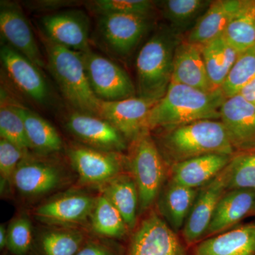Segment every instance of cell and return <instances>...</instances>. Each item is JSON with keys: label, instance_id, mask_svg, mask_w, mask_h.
Segmentation results:
<instances>
[{"label": "cell", "instance_id": "obj_15", "mask_svg": "<svg viewBox=\"0 0 255 255\" xmlns=\"http://www.w3.org/2000/svg\"><path fill=\"white\" fill-rule=\"evenodd\" d=\"M0 31L7 45L31 60L38 68L46 67V60L37 44L31 25L18 3L1 1Z\"/></svg>", "mask_w": 255, "mask_h": 255}, {"label": "cell", "instance_id": "obj_4", "mask_svg": "<svg viewBox=\"0 0 255 255\" xmlns=\"http://www.w3.org/2000/svg\"><path fill=\"white\" fill-rule=\"evenodd\" d=\"M128 171L136 184L139 214H145L157 203L168 179L169 167L150 130H146L128 144Z\"/></svg>", "mask_w": 255, "mask_h": 255}, {"label": "cell", "instance_id": "obj_9", "mask_svg": "<svg viewBox=\"0 0 255 255\" xmlns=\"http://www.w3.org/2000/svg\"><path fill=\"white\" fill-rule=\"evenodd\" d=\"M81 53L90 87L99 100L114 102L135 97L136 88L123 68L91 49Z\"/></svg>", "mask_w": 255, "mask_h": 255}, {"label": "cell", "instance_id": "obj_13", "mask_svg": "<svg viewBox=\"0 0 255 255\" xmlns=\"http://www.w3.org/2000/svg\"><path fill=\"white\" fill-rule=\"evenodd\" d=\"M43 35L55 44L79 53L90 50V18L80 9H69L43 16Z\"/></svg>", "mask_w": 255, "mask_h": 255}, {"label": "cell", "instance_id": "obj_14", "mask_svg": "<svg viewBox=\"0 0 255 255\" xmlns=\"http://www.w3.org/2000/svg\"><path fill=\"white\" fill-rule=\"evenodd\" d=\"M65 127L83 145L110 152H123L128 142L120 132L105 119L74 112L68 114Z\"/></svg>", "mask_w": 255, "mask_h": 255}, {"label": "cell", "instance_id": "obj_20", "mask_svg": "<svg viewBox=\"0 0 255 255\" xmlns=\"http://www.w3.org/2000/svg\"><path fill=\"white\" fill-rule=\"evenodd\" d=\"M255 204V189L228 191L216 206L205 239L236 227L245 218L251 216Z\"/></svg>", "mask_w": 255, "mask_h": 255}, {"label": "cell", "instance_id": "obj_11", "mask_svg": "<svg viewBox=\"0 0 255 255\" xmlns=\"http://www.w3.org/2000/svg\"><path fill=\"white\" fill-rule=\"evenodd\" d=\"M150 26L149 16L111 14L100 16L97 31L107 50L119 56L130 54Z\"/></svg>", "mask_w": 255, "mask_h": 255}, {"label": "cell", "instance_id": "obj_33", "mask_svg": "<svg viewBox=\"0 0 255 255\" xmlns=\"http://www.w3.org/2000/svg\"><path fill=\"white\" fill-rule=\"evenodd\" d=\"M228 191L255 189V151L236 152L226 167Z\"/></svg>", "mask_w": 255, "mask_h": 255}, {"label": "cell", "instance_id": "obj_12", "mask_svg": "<svg viewBox=\"0 0 255 255\" xmlns=\"http://www.w3.org/2000/svg\"><path fill=\"white\" fill-rule=\"evenodd\" d=\"M226 167L198 191L195 201L181 232L183 240L189 248H194L205 239L216 206L228 191Z\"/></svg>", "mask_w": 255, "mask_h": 255}, {"label": "cell", "instance_id": "obj_26", "mask_svg": "<svg viewBox=\"0 0 255 255\" xmlns=\"http://www.w3.org/2000/svg\"><path fill=\"white\" fill-rule=\"evenodd\" d=\"M88 237L80 228L48 226L35 238L31 255H76Z\"/></svg>", "mask_w": 255, "mask_h": 255}, {"label": "cell", "instance_id": "obj_41", "mask_svg": "<svg viewBox=\"0 0 255 255\" xmlns=\"http://www.w3.org/2000/svg\"><path fill=\"white\" fill-rule=\"evenodd\" d=\"M6 243H7V228L4 225L0 226V250L1 251H6Z\"/></svg>", "mask_w": 255, "mask_h": 255}, {"label": "cell", "instance_id": "obj_5", "mask_svg": "<svg viewBox=\"0 0 255 255\" xmlns=\"http://www.w3.org/2000/svg\"><path fill=\"white\" fill-rule=\"evenodd\" d=\"M177 43L168 32L155 33L142 47L136 58L137 97L157 102L172 82Z\"/></svg>", "mask_w": 255, "mask_h": 255}, {"label": "cell", "instance_id": "obj_29", "mask_svg": "<svg viewBox=\"0 0 255 255\" xmlns=\"http://www.w3.org/2000/svg\"><path fill=\"white\" fill-rule=\"evenodd\" d=\"M202 54L213 89L219 90L237 60L239 53L222 36L203 45Z\"/></svg>", "mask_w": 255, "mask_h": 255}, {"label": "cell", "instance_id": "obj_32", "mask_svg": "<svg viewBox=\"0 0 255 255\" xmlns=\"http://www.w3.org/2000/svg\"><path fill=\"white\" fill-rule=\"evenodd\" d=\"M255 79V46L240 53L221 90L226 99L239 95Z\"/></svg>", "mask_w": 255, "mask_h": 255}, {"label": "cell", "instance_id": "obj_25", "mask_svg": "<svg viewBox=\"0 0 255 255\" xmlns=\"http://www.w3.org/2000/svg\"><path fill=\"white\" fill-rule=\"evenodd\" d=\"M16 107L24 124L30 150L41 155H52L62 150L63 140L51 124L18 102Z\"/></svg>", "mask_w": 255, "mask_h": 255}, {"label": "cell", "instance_id": "obj_16", "mask_svg": "<svg viewBox=\"0 0 255 255\" xmlns=\"http://www.w3.org/2000/svg\"><path fill=\"white\" fill-rule=\"evenodd\" d=\"M0 58L10 80L23 95L39 105L50 102V87L41 68L7 44L1 47Z\"/></svg>", "mask_w": 255, "mask_h": 255}, {"label": "cell", "instance_id": "obj_3", "mask_svg": "<svg viewBox=\"0 0 255 255\" xmlns=\"http://www.w3.org/2000/svg\"><path fill=\"white\" fill-rule=\"evenodd\" d=\"M47 65L74 111L99 117L100 100L92 91L82 53L55 44L43 35Z\"/></svg>", "mask_w": 255, "mask_h": 255}, {"label": "cell", "instance_id": "obj_7", "mask_svg": "<svg viewBox=\"0 0 255 255\" xmlns=\"http://www.w3.org/2000/svg\"><path fill=\"white\" fill-rule=\"evenodd\" d=\"M68 158L80 181L102 188L128 171L127 155L94 148L83 144H72L67 150Z\"/></svg>", "mask_w": 255, "mask_h": 255}, {"label": "cell", "instance_id": "obj_42", "mask_svg": "<svg viewBox=\"0 0 255 255\" xmlns=\"http://www.w3.org/2000/svg\"><path fill=\"white\" fill-rule=\"evenodd\" d=\"M251 216H255V204L254 208H253V211H252Z\"/></svg>", "mask_w": 255, "mask_h": 255}, {"label": "cell", "instance_id": "obj_19", "mask_svg": "<svg viewBox=\"0 0 255 255\" xmlns=\"http://www.w3.org/2000/svg\"><path fill=\"white\" fill-rule=\"evenodd\" d=\"M203 45L185 41L174 51L172 82L204 92L214 91L210 82L202 54Z\"/></svg>", "mask_w": 255, "mask_h": 255}, {"label": "cell", "instance_id": "obj_2", "mask_svg": "<svg viewBox=\"0 0 255 255\" xmlns=\"http://www.w3.org/2000/svg\"><path fill=\"white\" fill-rule=\"evenodd\" d=\"M221 89L204 92L171 82L164 97L151 109L147 120L150 132L201 120H219L226 100Z\"/></svg>", "mask_w": 255, "mask_h": 255}, {"label": "cell", "instance_id": "obj_1", "mask_svg": "<svg viewBox=\"0 0 255 255\" xmlns=\"http://www.w3.org/2000/svg\"><path fill=\"white\" fill-rule=\"evenodd\" d=\"M153 131L152 137L169 167L200 156L236 153L219 120L198 121Z\"/></svg>", "mask_w": 255, "mask_h": 255}, {"label": "cell", "instance_id": "obj_10", "mask_svg": "<svg viewBox=\"0 0 255 255\" xmlns=\"http://www.w3.org/2000/svg\"><path fill=\"white\" fill-rule=\"evenodd\" d=\"M97 198L85 191H68L42 203L33 215L48 226L79 228L90 222Z\"/></svg>", "mask_w": 255, "mask_h": 255}, {"label": "cell", "instance_id": "obj_37", "mask_svg": "<svg viewBox=\"0 0 255 255\" xmlns=\"http://www.w3.org/2000/svg\"><path fill=\"white\" fill-rule=\"evenodd\" d=\"M17 145L1 138L0 140V176H1V191L6 187H12V179L18 164L26 154Z\"/></svg>", "mask_w": 255, "mask_h": 255}, {"label": "cell", "instance_id": "obj_6", "mask_svg": "<svg viewBox=\"0 0 255 255\" xmlns=\"http://www.w3.org/2000/svg\"><path fill=\"white\" fill-rule=\"evenodd\" d=\"M189 249L179 233L152 208L130 233L126 255H191Z\"/></svg>", "mask_w": 255, "mask_h": 255}, {"label": "cell", "instance_id": "obj_30", "mask_svg": "<svg viewBox=\"0 0 255 255\" xmlns=\"http://www.w3.org/2000/svg\"><path fill=\"white\" fill-rule=\"evenodd\" d=\"M223 36L239 54L255 46V0L242 1Z\"/></svg>", "mask_w": 255, "mask_h": 255}, {"label": "cell", "instance_id": "obj_8", "mask_svg": "<svg viewBox=\"0 0 255 255\" xmlns=\"http://www.w3.org/2000/svg\"><path fill=\"white\" fill-rule=\"evenodd\" d=\"M48 155L28 152L15 171L12 187L28 199L41 197L63 185L65 173L61 165Z\"/></svg>", "mask_w": 255, "mask_h": 255}, {"label": "cell", "instance_id": "obj_38", "mask_svg": "<svg viewBox=\"0 0 255 255\" xmlns=\"http://www.w3.org/2000/svg\"><path fill=\"white\" fill-rule=\"evenodd\" d=\"M76 255H126V246L112 240L89 236Z\"/></svg>", "mask_w": 255, "mask_h": 255}, {"label": "cell", "instance_id": "obj_21", "mask_svg": "<svg viewBox=\"0 0 255 255\" xmlns=\"http://www.w3.org/2000/svg\"><path fill=\"white\" fill-rule=\"evenodd\" d=\"M232 156L211 154L172 164L169 167L167 179L184 187L199 189L216 177Z\"/></svg>", "mask_w": 255, "mask_h": 255}, {"label": "cell", "instance_id": "obj_23", "mask_svg": "<svg viewBox=\"0 0 255 255\" xmlns=\"http://www.w3.org/2000/svg\"><path fill=\"white\" fill-rule=\"evenodd\" d=\"M199 189L184 187L167 179L156 203V209L174 232L182 231Z\"/></svg>", "mask_w": 255, "mask_h": 255}, {"label": "cell", "instance_id": "obj_39", "mask_svg": "<svg viewBox=\"0 0 255 255\" xmlns=\"http://www.w3.org/2000/svg\"><path fill=\"white\" fill-rule=\"evenodd\" d=\"M32 9L35 10H54L64 6H70L76 4V1H61V0H52V1H37L28 3Z\"/></svg>", "mask_w": 255, "mask_h": 255}, {"label": "cell", "instance_id": "obj_36", "mask_svg": "<svg viewBox=\"0 0 255 255\" xmlns=\"http://www.w3.org/2000/svg\"><path fill=\"white\" fill-rule=\"evenodd\" d=\"M87 7L99 16L111 14H135L149 16L155 7L150 0H95L87 3Z\"/></svg>", "mask_w": 255, "mask_h": 255}, {"label": "cell", "instance_id": "obj_27", "mask_svg": "<svg viewBox=\"0 0 255 255\" xmlns=\"http://www.w3.org/2000/svg\"><path fill=\"white\" fill-rule=\"evenodd\" d=\"M102 193L120 212L132 232L138 223L139 196L130 172L127 171L107 183L102 187Z\"/></svg>", "mask_w": 255, "mask_h": 255}, {"label": "cell", "instance_id": "obj_22", "mask_svg": "<svg viewBox=\"0 0 255 255\" xmlns=\"http://www.w3.org/2000/svg\"><path fill=\"white\" fill-rule=\"evenodd\" d=\"M192 248L191 255H255V222L238 225Z\"/></svg>", "mask_w": 255, "mask_h": 255}, {"label": "cell", "instance_id": "obj_40", "mask_svg": "<svg viewBox=\"0 0 255 255\" xmlns=\"http://www.w3.org/2000/svg\"><path fill=\"white\" fill-rule=\"evenodd\" d=\"M239 95L255 107V79L247 85Z\"/></svg>", "mask_w": 255, "mask_h": 255}, {"label": "cell", "instance_id": "obj_35", "mask_svg": "<svg viewBox=\"0 0 255 255\" xmlns=\"http://www.w3.org/2000/svg\"><path fill=\"white\" fill-rule=\"evenodd\" d=\"M211 3L206 0H166L161 1L160 6L164 17L179 27L189 24Z\"/></svg>", "mask_w": 255, "mask_h": 255}, {"label": "cell", "instance_id": "obj_34", "mask_svg": "<svg viewBox=\"0 0 255 255\" xmlns=\"http://www.w3.org/2000/svg\"><path fill=\"white\" fill-rule=\"evenodd\" d=\"M35 238L31 221L27 215H18L8 226L5 253L10 255H31Z\"/></svg>", "mask_w": 255, "mask_h": 255}, {"label": "cell", "instance_id": "obj_31", "mask_svg": "<svg viewBox=\"0 0 255 255\" xmlns=\"http://www.w3.org/2000/svg\"><path fill=\"white\" fill-rule=\"evenodd\" d=\"M4 91L1 89L0 107V135L20 148L30 152L24 124L16 107V102H10Z\"/></svg>", "mask_w": 255, "mask_h": 255}, {"label": "cell", "instance_id": "obj_28", "mask_svg": "<svg viewBox=\"0 0 255 255\" xmlns=\"http://www.w3.org/2000/svg\"><path fill=\"white\" fill-rule=\"evenodd\" d=\"M90 224L96 237L105 239L117 241L131 233L123 216L102 193L97 196Z\"/></svg>", "mask_w": 255, "mask_h": 255}, {"label": "cell", "instance_id": "obj_17", "mask_svg": "<svg viewBox=\"0 0 255 255\" xmlns=\"http://www.w3.org/2000/svg\"><path fill=\"white\" fill-rule=\"evenodd\" d=\"M156 103L139 97L114 102L100 100L99 117L110 122L129 144L149 130L147 117Z\"/></svg>", "mask_w": 255, "mask_h": 255}, {"label": "cell", "instance_id": "obj_43", "mask_svg": "<svg viewBox=\"0 0 255 255\" xmlns=\"http://www.w3.org/2000/svg\"><path fill=\"white\" fill-rule=\"evenodd\" d=\"M4 255H10L9 254H8V253H4Z\"/></svg>", "mask_w": 255, "mask_h": 255}, {"label": "cell", "instance_id": "obj_18", "mask_svg": "<svg viewBox=\"0 0 255 255\" xmlns=\"http://www.w3.org/2000/svg\"><path fill=\"white\" fill-rule=\"evenodd\" d=\"M235 152L255 151V107L238 95L226 99L221 118Z\"/></svg>", "mask_w": 255, "mask_h": 255}, {"label": "cell", "instance_id": "obj_24", "mask_svg": "<svg viewBox=\"0 0 255 255\" xmlns=\"http://www.w3.org/2000/svg\"><path fill=\"white\" fill-rule=\"evenodd\" d=\"M243 0H217L211 1L208 9L196 21L187 41L204 45L222 36Z\"/></svg>", "mask_w": 255, "mask_h": 255}]
</instances>
